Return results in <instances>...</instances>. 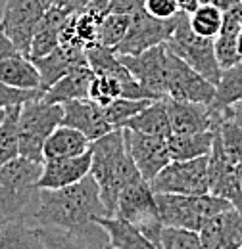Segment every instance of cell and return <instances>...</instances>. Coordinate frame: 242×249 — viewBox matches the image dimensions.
<instances>
[{
  "mask_svg": "<svg viewBox=\"0 0 242 249\" xmlns=\"http://www.w3.org/2000/svg\"><path fill=\"white\" fill-rule=\"evenodd\" d=\"M0 81L21 90H40L39 69L35 67L31 58L20 52L0 62Z\"/></svg>",
  "mask_w": 242,
  "mask_h": 249,
  "instance_id": "603a6c76",
  "label": "cell"
},
{
  "mask_svg": "<svg viewBox=\"0 0 242 249\" xmlns=\"http://www.w3.org/2000/svg\"><path fill=\"white\" fill-rule=\"evenodd\" d=\"M213 130L194 132V134H171L167 138V148L171 161H186L194 157L212 154Z\"/></svg>",
  "mask_w": 242,
  "mask_h": 249,
  "instance_id": "484cf974",
  "label": "cell"
},
{
  "mask_svg": "<svg viewBox=\"0 0 242 249\" xmlns=\"http://www.w3.org/2000/svg\"><path fill=\"white\" fill-rule=\"evenodd\" d=\"M150 102L156 100H133V98H116L108 106H104L106 119L114 124L116 128H121L131 117H135L139 111H142Z\"/></svg>",
  "mask_w": 242,
  "mask_h": 249,
  "instance_id": "1f68e13d",
  "label": "cell"
},
{
  "mask_svg": "<svg viewBox=\"0 0 242 249\" xmlns=\"http://www.w3.org/2000/svg\"><path fill=\"white\" fill-rule=\"evenodd\" d=\"M94 217L110 215L94 177L89 175L71 186L40 190L35 226L58 228L79 238L91 249H106L110 246L108 234L98 222H94Z\"/></svg>",
  "mask_w": 242,
  "mask_h": 249,
  "instance_id": "6da1fadb",
  "label": "cell"
},
{
  "mask_svg": "<svg viewBox=\"0 0 242 249\" xmlns=\"http://www.w3.org/2000/svg\"><path fill=\"white\" fill-rule=\"evenodd\" d=\"M160 249H204L200 234L186 228L163 226L160 236Z\"/></svg>",
  "mask_w": 242,
  "mask_h": 249,
  "instance_id": "e575fe53",
  "label": "cell"
},
{
  "mask_svg": "<svg viewBox=\"0 0 242 249\" xmlns=\"http://www.w3.org/2000/svg\"><path fill=\"white\" fill-rule=\"evenodd\" d=\"M121 128H131V130H139L144 134L169 138L171 136V124H169L165 100L150 102L142 111H139L135 117H131Z\"/></svg>",
  "mask_w": 242,
  "mask_h": 249,
  "instance_id": "d4e9b609",
  "label": "cell"
},
{
  "mask_svg": "<svg viewBox=\"0 0 242 249\" xmlns=\"http://www.w3.org/2000/svg\"><path fill=\"white\" fill-rule=\"evenodd\" d=\"M42 163L16 157L0 169V215L4 222L20 220L35 226V215L40 203Z\"/></svg>",
  "mask_w": 242,
  "mask_h": 249,
  "instance_id": "3957f363",
  "label": "cell"
},
{
  "mask_svg": "<svg viewBox=\"0 0 242 249\" xmlns=\"http://www.w3.org/2000/svg\"><path fill=\"white\" fill-rule=\"evenodd\" d=\"M204 249H241L242 248V211L229 207L212 217L198 232Z\"/></svg>",
  "mask_w": 242,
  "mask_h": 249,
  "instance_id": "2e32d148",
  "label": "cell"
},
{
  "mask_svg": "<svg viewBox=\"0 0 242 249\" xmlns=\"http://www.w3.org/2000/svg\"><path fill=\"white\" fill-rule=\"evenodd\" d=\"M4 115H6V109H0V123H2V119H4Z\"/></svg>",
  "mask_w": 242,
  "mask_h": 249,
  "instance_id": "7dc6e473",
  "label": "cell"
},
{
  "mask_svg": "<svg viewBox=\"0 0 242 249\" xmlns=\"http://www.w3.org/2000/svg\"><path fill=\"white\" fill-rule=\"evenodd\" d=\"M87 62L94 75H108L123 83V92L135 83L129 69L123 65L118 52L104 44H94L87 50Z\"/></svg>",
  "mask_w": 242,
  "mask_h": 249,
  "instance_id": "cb8c5ba5",
  "label": "cell"
},
{
  "mask_svg": "<svg viewBox=\"0 0 242 249\" xmlns=\"http://www.w3.org/2000/svg\"><path fill=\"white\" fill-rule=\"evenodd\" d=\"M61 107H63L61 124L81 130L91 142L98 140L100 136H104L116 128L106 119L104 107L91 100H69V102H63Z\"/></svg>",
  "mask_w": 242,
  "mask_h": 249,
  "instance_id": "9a60e30c",
  "label": "cell"
},
{
  "mask_svg": "<svg viewBox=\"0 0 242 249\" xmlns=\"http://www.w3.org/2000/svg\"><path fill=\"white\" fill-rule=\"evenodd\" d=\"M213 6H217V8H221L223 12L225 10H229V8H233V6H237V4H241L242 0H210Z\"/></svg>",
  "mask_w": 242,
  "mask_h": 249,
  "instance_id": "7bdbcfd3",
  "label": "cell"
},
{
  "mask_svg": "<svg viewBox=\"0 0 242 249\" xmlns=\"http://www.w3.org/2000/svg\"><path fill=\"white\" fill-rule=\"evenodd\" d=\"M171 134H194L213 128V111L210 106L165 98Z\"/></svg>",
  "mask_w": 242,
  "mask_h": 249,
  "instance_id": "ac0fdd59",
  "label": "cell"
},
{
  "mask_svg": "<svg viewBox=\"0 0 242 249\" xmlns=\"http://www.w3.org/2000/svg\"><path fill=\"white\" fill-rule=\"evenodd\" d=\"M40 2H42V4L46 6V8H50V6H52L54 2H58V0H40Z\"/></svg>",
  "mask_w": 242,
  "mask_h": 249,
  "instance_id": "bcb514c9",
  "label": "cell"
},
{
  "mask_svg": "<svg viewBox=\"0 0 242 249\" xmlns=\"http://www.w3.org/2000/svg\"><path fill=\"white\" fill-rule=\"evenodd\" d=\"M91 150V140L77 128L60 124L52 130V134L44 142L42 156L44 159H60L87 154Z\"/></svg>",
  "mask_w": 242,
  "mask_h": 249,
  "instance_id": "44dd1931",
  "label": "cell"
},
{
  "mask_svg": "<svg viewBox=\"0 0 242 249\" xmlns=\"http://www.w3.org/2000/svg\"><path fill=\"white\" fill-rule=\"evenodd\" d=\"M116 217L137 226L148 240H152L160 248V236L163 230V222L160 217L156 192L152 190L148 180L141 178L121 190L120 197H118Z\"/></svg>",
  "mask_w": 242,
  "mask_h": 249,
  "instance_id": "52a82bcc",
  "label": "cell"
},
{
  "mask_svg": "<svg viewBox=\"0 0 242 249\" xmlns=\"http://www.w3.org/2000/svg\"><path fill=\"white\" fill-rule=\"evenodd\" d=\"M106 249H116V248H112V246H108V248H106Z\"/></svg>",
  "mask_w": 242,
  "mask_h": 249,
  "instance_id": "681fc988",
  "label": "cell"
},
{
  "mask_svg": "<svg viewBox=\"0 0 242 249\" xmlns=\"http://www.w3.org/2000/svg\"><path fill=\"white\" fill-rule=\"evenodd\" d=\"M177 6H179V12H184L190 16L200 6V2L198 0H177Z\"/></svg>",
  "mask_w": 242,
  "mask_h": 249,
  "instance_id": "60d3db41",
  "label": "cell"
},
{
  "mask_svg": "<svg viewBox=\"0 0 242 249\" xmlns=\"http://www.w3.org/2000/svg\"><path fill=\"white\" fill-rule=\"evenodd\" d=\"M237 50H239V56H241V60H242V29H241V33H239V38H237Z\"/></svg>",
  "mask_w": 242,
  "mask_h": 249,
  "instance_id": "f6af8a7d",
  "label": "cell"
},
{
  "mask_svg": "<svg viewBox=\"0 0 242 249\" xmlns=\"http://www.w3.org/2000/svg\"><path fill=\"white\" fill-rule=\"evenodd\" d=\"M208 177H210V194L231 201L239 211H242V180L233 163L229 161V157L225 156L219 132L215 128H213V146L210 154Z\"/></svg>",
  "mask_w": 242,
  "mask_h": 249,
  "instance_id": "5bb4252c",
  "label": "cell"
},
{
  "mask_svg": "<svg viewBox=\"0 0 242 249\" xmlns=\"http://www.w3.org/2000/svg\"><path fill=\"white\" fill-rule=\"evenodd\" d=\"M144 10L158 19H169L179 14L177 0H144Z\"/></svg>",
  "mask_w": 242,
  "mask_h": 249,
  "instance_id": "74e56055",
  "label": "cell"
},
{
  "mask_svg": "<svg viewBox=\"0 0 242 249\" xmlns=\"http://www.w3.org/2000/svg\"><path fill=\"white\" fill-rule=\"evenodd\" d=\"M167 98L198 102L210 106L215 98V85L182 62L167 48Z\"/></svg>",
  "mask_w": 242,
  "mask_h": 249,
  "instance_id": "8fae6325",
  "label": "cell"
},
{
  "mask_svg": "<svg viewBox=\"0 0 242 249\" xmlns=\"http://www.w3.org/2000/svg\"><path fill=\"white\" fill-rule=\"evenodd\" d=\"M188 23H190V29L196 35L206 36V38H215L223 25V10L213 6L212 2L200 4L188 16Z\"/></svg>",
  "mask_w": 242,
  "mask_h": 249,
  "instance_id": "4dcf8cb0",
  "label": "cell"
},
{
  "mask_svg": "<svg viewBox=\"0 0 242 249\" xmlns=\"http://www.w3.org/2000/svg\"><path fill=\"white\" fill-rule=\"evenodd\" d=\"M94 77L89 65L77 67L63 75L58 83H54L46 92H42V100L48 104H63L69 100H89V87Z\"/></svg>",
  "mask_w": 242,
  "mask_h": 249,
  "instance_id": "ffe728a7",
  "label": "cell"
},
{
  "mask_svg": "<svg viewBox=\"0 0 242 249\" xmlns=\"http://www.w3.org/2000/svg\"><path fill=\"white\" fill-rule=\"evenodd\" d=\"M123 96V83L108 77V75H94L89 87V100L98 104V106H108L116 98Z\"/></svg>",
  "mask_w": 242,
  "mask_h": 249,
  "instance_id": "836d02e7",
  "label": "cell"
},
{
  "mask_svg": "<svg viewBox=\"0 0 242 249\" xmlns=\"http://www.w3.org/2000/svg\"><path fill=\"white\" fill-rule=\"evenodd\" d=\"M125 134V146L131 159L135 161L141 177L144 180L152 182L154 177L171 163L169 148H167V138L154 136V134H144L139 130L123 128Z\"/></svg>",
  "mask_w": 242,
  "mask_h": 249,
  "instance_id": "4fadbf2b",
  "label": "cell"
},
{
  "mask_svg": "<svg viewBox=\"0 0 242 249\" xmlns=\"http://www.w3.org/2000/svg\"><path fill=\"white\" fill-rule=\"evenodd\" d=\"M35 67L39 69L40 75V90L46 92L54 83H58L63 75H67L69 71L89 65L87 62V52L85 50H77V48H67V46H58L54 48L50 54L40 56V58H33Z\"/></svg>",
  "mask_w": 242,
  "mask_h": 249,
  "instance_id": "d6986e66",
  "label": "cell"
},
{
  "mask_svg": "<svg viewBox=\"0 0 242 249\" xmlns=\"http://www.w3.org/2000/svg\"><path fill=\"white\" fill-rule=\"evenodd\" d=\"M40 96H42L40 90H21V89L10 87L0 81V109L12 107V106H21V104L35 100V98H40Z\"/></svg>",
  "mask_w": 242,
  "mask_h": 249,
  "instance_id": "8d00e7d4",
  "label": "cell"
},
{
  "mask_svg": "<svg viewBox=\"0 0 242 249\" xmlns=\"http://www.w3.org/2000/svg\"><path fill=\"white\" fill-rule=\"evenodd\" d=\"M156 201H158V209H160L163 226L186 228L194 232H200L210 218L233 205L231 201L219 196H213L210 192L202 196L156 194Z\"/></svg>",
  "mask_w": 242,
  "mask_h": 249,
  "instance_id": "277c9868",
  "label": "cell"
},
{
  "mask_svg": "<svg viewBox=\"0 0 242 249\" xmlns=\"http://www.w3.org/2000/svg\"><path fill=\"white\" fill-rule=\"evenodd\" d=\"M165 46L177 54L182 62H186L192 69H196L200 75H204L213 85L219 83L221 79V65L215 56V44L213 38L200 36L190 29L188 23V14L179 12V19L175 25V31L165 42Z\"/></svg>",
  "mask_w": 242,
  "mask_h": 249,
  "instance_id": "8992f818",
  "label": "cell"
},
{
  "mask_svg": "<svg viewBox=\"0 0 242 249\" xmlns=\"http://www.w3.org/2000/svg\"><path fill=\"white\" fill-rule=\"evenodd\" d=\"M235 104H242V62L223 69L221 79L215 85V98L210 107L215 111H223Z\"/></svg>",
  "mask_w": 242,
  "mask_h": 249,
  "instance_id": "f1b7e54d",
  "label": "cell"
},
{
  "mask_svg": "<svg viewBox=\"0 0 242 249\" xmlns=\"http://www.w3.org/2000/svg\"><path fill=\"white\" fill-rule=\"evenodd\" d=\"M213 117H215L213 128L219 132L225 156L229 157V161L233 163V167L237 169L242 180V128L229 117L227 109H223V111L213 109Z\"/></svg>",
  "mask_w": 242,
  "mask_h": 249,
  "instance_id": "4316f807",
  "label": "cell"
},
{
  "mask_svg": "<svg viewBox=\"0 0 242 249\" xmlns=\"http://www.w3.org/2000/svg\"><path fill=\"white\" fill-rule=\"evenodd\" d=\"M210 156L194 157L186 161H171L165 165L150 182L156 194H181V196H202L210 192L208 177Z\"/></svg>",
  "mask_w": 242,
  "mask_h": 249,
  "instance_id": "ba28073f",
  "label": "cell"
},
{
  "mask_svg": "<svg viewBox=\"0 0 242 249\" xmlns=\"http://www.w3.org/2000/svg\"><path fill=\"white\" fill-rule=\"evenodd\" d=\"M91 175L98 184L108 215L116 217L121 190L142 178L127 152L123 128H114L91 142Z\"/></svg>",
  "mask_w": 242,
  "mask_h": 249,
  "instance_id": "7a4b0ae2",
  "label": "cell"
},
{
  "mask_svg": "<svg viewBox=\"0 0 242 249\" xmlns=\"http://www.w3.org/2000/svg\"><path fill=\"white\" fill-rule=\"evenodd\" d=\"M63 107L61 104H48L42 98H35L20 107V156L42 163L44 142L52 134V130L61 124Z\"/></svg>",
  "mask_w": 242,
  "mask_h": 249,
  "instance_id": "5b68a950",
  "label": "cell"
},
{
  "mask_svg": "<svg viewBox=\"0 0 242 249\" xmlns=\"http://www.w3.org/2000/svg\"><path fill=\"white\" fill-rule=\"evenodd\" d=\"M141 10H144V0H110V12L112 14L135 16Z\"/></svg>",
  "mask_w": 242,
  "mask_h": 249,
  "instance_id": "f35d334b",
  "label": "cell"
},
{
  "mask_svg": "<svg viewBox=\"0 0 242 249\" xmlns=\"http://www.w3.org/2000/svg\"><path fill=\"white\" fill-rule=\"evenodd\" d=\"M110 240V246L116 249H160L152 240H148L137 226L120 217H94Z\"/></svg>",
  "mask_w": 242,
  "mask_h": 249,
  "instance_id": "7402d4cb",
  "label": "cell"
},
{
  "mask_svg": "<svg viewBox=\"0 0 242 249\" xmlns=\"http://www.w3.org/2000/svg\"><path fill=\"white\" fill-rule=\"evenodd\" d=\"M16 52H18L16 46L12 44V40L6 36V33L2 31V27H0V62L10 58V56H14Z\"/></svg>",
  "mask_w": 242,
  "mask_h": 249,
  "instance_id": "ab89813d",
  "label": "cell"
},
{
  "mask_svg": "<svg viewBox=\"0 0 242 249\" xmlns=\"http://www.w3.org/2000/svg\"><path fill=\"white\" fill-rule=\"evenodd\" d=\"M4 226V218H2V215H0V228Z\"/></svg>",
  "mask_w": 242,
  "mask_h": 249,
  "instance_id": "c3c4849f",
  "label": "cell"
},
{
  "mask_svg": "<svg viewBox=\"0 0 242 249\" xmlns=\"http://www.w3.org/2000/svg\"><path fill=\"white\" fill-rule=\"evenodd\" d=\"M46 12L40 0H6L2 8L0 27L12 40L16 50L29 58L31 40Z\"/></svg>",
  "mask_w": 242,
  "mask_h": 249,
  "instance_id": "9c48e42d",
  "label": "cell"
},
{
  "mask_svg": "<svg viewBox=\"0 0 242 249\" xmlns=\"http://www.w3.org/2000/svg\"><path fill=\"white\" fill-rule=\"evenodd\" d=\"M123 65L129 69L154 100L167 98V46L158 44L141 54H118Z\"/></svg>",
  "mask_w": 242,
  "mask_h": 249,
  "instance_id": "30bf717a",
  "label": "cell"
},
{
  "mask_svg": "<svg viewBox=\"0 0 242 249\" xmlns=\"http://www.w3.org/2000/svg\"><path fill=\"white\" fill-rule=\"evenodd\" d=\"M227 113H229V117L242 128V104H235V106L227 107Z\"/></svg>",
  "mask_w": 242,
  "mask_h": 249,
  "instance_id": "b9f144b4",
  "label": "cell"
},
{
  "mask_svg": "<svg viewBox=\"0 0 242 249\" xmlns=\"http://www.w3.org/2000/svg\"><path fill=\"white\" fill-rule=\"evenodd\" d=\"M129 25H131V16H125V14H108L102 23H100V29H98V42L108 46V48H114L120 44L121 40L125 38V35L129 31Z\"/></svg>",
  "mask_w": 242,
  "mask_h": 249,
  "instance_id": "d6a6232c",
  "label": "cell"
},
{
  "mask_svg": "<svg viewBox=\"0 0 242 249\" xmlns=\"http://www.w3.org/2000/svg\"><path fill=\"white\" fill-rule=\"evenodd\" d=\"M67 4H69V8L73 10V12H79V10H83L91 0H65Z\"/></svg>",
  "mask_w": 242,
  "mask_h": 249,
  "instance_id": "ee69618b",
  "label": "cell"
},
{
  "mask_svg": "<svg viewBox=\"0 0 242 249\" xmlns=\"http://www.w3.org/2000/svg\"><path fill=\"white\" fill-rule=\"evenodd\" d=\"M20 107L21 106L6 107V115L0 123V169L12 159L20 157V130H18Z\"/></svg>",
  "mask_w": 242,
  "mask_h": 249,
  "instance_id": "f546056e",
  "label": "cell"
},
{
  "mask_svg": "<svg viewBox=\"0 0 242 249\" xmlns=\"http://www.w3.org/2000/svg\"><path fill=\"white\" fill-rule=\"evenodd\" d=\"M241 249H242V248H241Z\"/></svg>",
  "mask_w": 242,
  "mask_h": 249,
  "instance_id": "f907efd6",
  "label": "cell"
},
{
  "mask_svg": "<svg viewBox=\"0 0 242 249\" xmlns=\"http://www.w3.org/2000/svg\"><path fill=\"white\" fill-rule=\"evenodd\" d=\"M91 175V150L87 154L60 159H44L39 178L40 190H58L71 186Z\"/></svg>",
  "mask_w": 242,
  "mask_h": 249,
  "instance_id": "e0dca14e",
  "label": "cell"
},
{
  "mask_svg": "<svg viewBox=\"0 0 242 249\" xmlns=\"http://www.w3.org/2000/svg\"><path fill=\"white\" fill-rule=\"evenodd\" d=\"M46 249H91L85 242H81L79 238L58 230V228H50V226H37Z\"/></svg>",
  "mask_w": 242,
  "mask_h": 249,
  "instance_id": "d590c367",
  "label": "cell"
},
{
  "mask_svg": "<svg viewBox=\"0 0 242 249\" xmlns=\"http://www.w3.org/2000/svg\"><path fill=\"white\" fill-rule=\"evenodd\" d=\"M179 14L169 19H158L152 18L146 10L137 12L131 16V25L125 38L116 46L118 54H141L152 46L163 44L169 40V36L175 31Z\"/></svg>",
  "mask_w": 242,
  "mask_h": 249,
  "instance_id": "7c38bea8",
  "label": "cell"
},
{
  "mask_svg": "<svg viewBox=\"0 0 242 249\" xmlns=\"http://www.w3.org/2000/svg\"><path fill=\"white\" fill-rule=\"evenodd\" d=\"M0 249H46L37 226L10 220L0 228Z\"/></svg>",
  "mask_w": 242,
  "mask_h": 249,
  "instance_id": "83f0119b",
  "label": "cell"
}]
</instances>
